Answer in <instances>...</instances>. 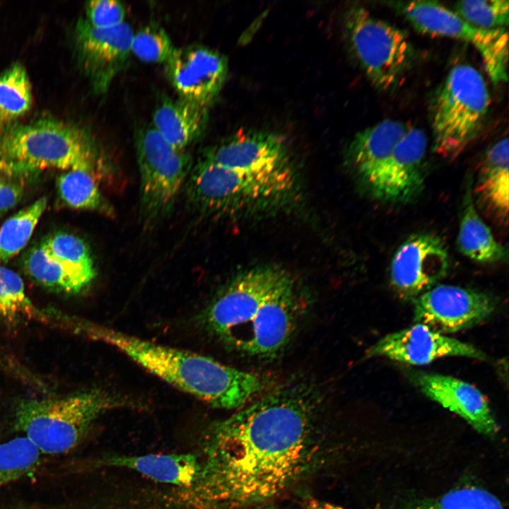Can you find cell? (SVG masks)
<instances>
[{
  "mask_svg": "<svg viewBox=\"0 0 509 509\" xmlns=\"http://www.w3.org/2000/svg\"><path fill=\"white\" fill-rule=\"evenodd\" d=\"M399 10L419 32L464 40L479 52L486 71L495 85L508 79V35L505 29L476 27L435 1L399 2Z\"/></svg>",
  "mask_w": 509,
  "mask_h": 509,
  "instance_id": "obj_10",
  "label": "cell"
},
{
  "mask_svg": "<svg viewBox=\"0 0 509 509\" xmlns=\"http://www.w3.org/2000/svg\"><path fill=\"white\" fill-rule=\"evenodd\" d=\"M33 103L28 72L21 64L14 63L0 74V131L16 123Z\"/></svg>",
  "mask_w": 509,
  "mask_h": 509,
  "instance_id": "obj_25",
  "label": "cell"
},
{
  "mask_svg": "<svg viewBox=\"0 0 509 509\" xmlns=\"http://www.w3.org/2000/svg\"><path fill=\"white\" fill-rule=\"evenodd\" d=\"M507 137L490 147L479 170L475 193L501 221L508 222L509 205L508 146Z\"/></svg>",
  "mask_w": 509,
  "mask_h": 509,
  "instance_id": "obj_23",
  "label": "cell"
},
{
  "mask_svg": "<svg viewBox=\"0 0 509 509\" xmlns=\"http://www.w3.org/2000/svg\"><path fill=\"white\" fill-rule=\"evenodd\" d=\"M450 267L447 250L437 235H410L397 248L391 261L390 284L402 300H414L434 286Z\"/></svg>",
  "mask_w": 509,
  "mask_h": 509,
  "instance_id": "obj_12",
  "label": "cell"
},
{
  "mask_svg": "<svg viewBox=\"0 0 509 509\" xmlns=\"http://www.w3.org/2000/svg\"><path fill=\"white\" fill-rule=\"evenodd\" d=\"M200 158L228 169L252 173L292 168L283 138L257 130H240L205 148Z\"/></svg>",
  "mask_w": 509,
  "mask_h": 509,
  "instance_id": "obj_16",
  "label": "cell"
},
{
  "mask_svg": "<svg viewBox=\"0 0 509 509\" xmlns=\"http://www.w3.org/2000/svg\"><path fill=\"white\" fill-rule=\"evenodd\" d=\"M403 509H503L487 490L473 485L457 487L436 498L419 499Z\"/></svg>",
  "mask_w": 509,
  "mask_h": 509,
  "instance_id": "obj_29",
  "label": "cell"
},
{
  "mask_svg": "<svg viewBox=\"0 0 509 509\" xmlns=\"http://www.w3.org/2000/svg\"><path fill=\"white\" fill-rule=\"evenodd\" d=\"M209 108L180 97H165L156 107L151 125L172 146L186 149L204 133Z\"/></svg>",
  "mask_w": 509,
  "mask_h": 509,
  "instance_id": "obj_20",
  "label": "cell"
},
{
  "mask_svg": "<svg viewBox=\"0 0 509 509\" xmlns=\"http://www.w3.org/2000/svg\"><path fill=\"white\" fill-rule=\"evenodd\" d=\"M462 209L457 235L460 252L469 259L482 264L506 260L507 248L496 240L475 207L470 177L467 182Z\"/></svg>",
  "mask_w": 509,
  "mask_h": 509,
  "instance_id": "obj_22",
  "label": "cell"
},
{
  "mask_svg": "<svg viewBox=\"0 0 509 509\" xmlns=\"http://www.w3.org/2000/svg\"><path fill=\"white\" fill-rule=\"evenodd\" d=\"M42 455L25 436L0 444V487L33 473L38 467Z\"/></svg>",
  "mask_w": 509,
  "mask_h": 509,
  "instance_id": "obj_28",
  "label": "cell"
},
{
  "mask_svg": "<svg viewBox=\"0 0 509 509\" xmlns=\"http://www.w3.org/2000/svg\"><path fill=\"white\" fill-rule=\"evenodd\" d=\"M175 47L165 30L156 23H150L134 33L131 52L146 63L165 64Z\"/></svg>",
  "mask_w": 509,
  "mask_h": 509,
  "instance_id": "obj_33",
  "label": "cell"
},
{
  "mask_svg": "<svg viewBox=\"0 0 509 509\" xmlns=\"http://www.w3.org/2000/svg\"><path fill=\"white\" fill-rule=\"evenodd\" d=\"M57 189L62 201L76 209L95 211L107 216L114 209L103 197L95 175L83 170L64 171L57 179Z\"/></svg>",
  "mask_w": 509,
  "mask_h": 509,
  "instance_id": "obj_26",
  "label": "cell"
},
{
  "mask_svg": "<svg viewBox=\"0 0 509 509\" xmlns=\"http://www.w3.org/2000/svg\"><path fill=\"white\" fill-rule=\"evenodd\" d=\"M0 158L40 171L83 170L96 175L99 158L90 135L55 119L15 123L0 131Z\"/></svg>",
  "mask_w": 509,
  "mask_h": 509,
  "instance_id": "obj_7",
  "label": "cell"
},
{
  "mask_svg": "<svg viewBox=\"0 0 509 509\" xmlns=\"http://www.w3.org/2000/svg\"><path fill=\"white\" fill-rule=\"evenodd\" d=\"M0 317L8 322H14L22 317H40V312L25 293L20 276L1 264Z\"/></svg>",
  "mask_w": 509,
  "mask_h": 509,
  "instance_id": "obj_31",
  "label": "cell"
},
{
  "mask_svg": "<svg viewBox=\"0 0 509 509\" xmlns=\"http://www.w3.org/2000/svg\"><path fill=\"white\" fill-rule=\"evenodd\" d=\"M142 404L94 387L52 398L25 399L15 409L14 424L42 454L59 455L76 447L105 412Z\"/></svg>",
  "mask_w": 509,
  "mask_h": 509,
  "instance_id": "obj_4",
  "label": "cell"
},
{
  "mask_svg": "<svg viewBox=\"0 0 509 509\" xmlns=\"http://www.w3.org/2000/svg\"><path fill=\"white\" fill-rule=\"evenodd\" d=\"M345 32L353 54L377 89L389 91L402 83L414 57L402 30L356 6L346 12Z\"/></svg>",
  "mask_w": 509,
  "mask_h": 509,
  "instance_id": "obj_8",
  "label": "cell"
},
{
  "mask_svg": "<svg viewBox=\"0 0 509 509\" xmlns=\"http://www.w3.org/2000/svg\"><path fill=\"white\" fill-rule=\"evenodd\" d=\"M140 175L141 211L148 221L172 209L192 168L191 155L166 141L151 124H142L134 136Z\"/></svg>",
  "mask_w": 509,
  "mask_h": 509,
  "instance_id": "obj_9",
  "label": "cell"
},
{
  "mask_svg": "<svg viewBox=\"0 0 509 509\" xmlns=\"http://www.w3.org/2000/svg\"><path fill=\"white\" fill-rule=\"evenodd\" d=\"M454 8L462 19L485 30L505 29L509 22L507 0L460 1Z\"/></svg>",
  "mask_w": 509,
  "mask_h": 509,
  "instance_id": "obj_32",
  "label": "cell"
},
{
  "mask_svg": "<svg viewBox=\"0 0 509 509\" xmlns=\"http://www.w3.org/2000/svg\"><path fill=\"white\" fill-rule=\"evenodd\" d=\"M78 334L117 349L148 372L209 405L239 409L264 392L267 378L192 351L81 320Z\"/></svg>",
  "mask_w": 509,
  "mask_h": 509,
  "instance_id": "obj_3",
  "label": "cell"
},
{
  "mask_svg": "<svg viewBox=\"0 0 509 509\" xmlns=\"http://www.w3.org/2000/svg\"><path fill=\"white\" fill-rule=\"evenodd\" d=\"M317 403L310 386L288 383L211 424L203 435L200 472L185 491L187 503L250 509L293 486L322 452Z\"/></svg>",
  "mask_w": 509,
  "mask_h": 509,
  "instance_id": "obj_1",
  "label": "cell"
},
{
  "mask_svg": "<svg viewBox=\"0 0 509 509\" xmlns=\"http://www.w3.org/2000/svg\"><path fill=\"white\" fill-rule=\"evenodd\" d=\"M410 380L429 399L457 414L479 433L495 435L499 427L485 396L474 385L458 378L414 370Z\"/></svg>",
  "mask_w": 509,
  "mask_h": 509,
  "instance_id": "obj_18",
  "label": "cell"
},
{
  "mask_svg": "<svg viewBox=\"0 0 509 509\" xmlns=\"http://www.w3.org/2000/svg\"><path fill=\"white\" fill-rule=\"evenodd\" d=\"M490 103L488 86L476 68L452 67L431 100L433 151L451 160L460 156L482 131Z\"/></svg>",
  "mask_w": 509,
  "mask_h": 509,
  "instance_id": "obj_6",
  "label": "cell"
},
{
  "mask_svg": "<svg viewBox=\"0 0 509 509\" xmlns=\"http://www.w3.org/2000/svg\"><path fill=\"white\" fill-rule=\"evenodd\" d=\"M411 126L394 119L382 120L359 131L349 146L350 160L369 185Z\"/></svg>",
  "mask_w": 509,
  "mask_h": 509,
  "instance_id": "obj_19",
  "label": "cell"
},
{
  "mask_svg": "<svg viewBox=\"0 0 509 509\" xmlns=\"http://www.w3.org/2000/svg\"><path fill=\"white\" fill-rule=\"evenodd\" d=\"M295 187L293 168L273 172H246L199 158L187 179L186 195L197 212L228 216L278 207L290 199Z\"/></svg>",
  "mask_w": 509,
  "mask_h": 509,
  "instance_id": "obj_5",
  "label": "cell"
},
{
  "mask_svg": "<svg viewBox=\"0 0 509 509\" xmlns=\"http://www.w3.org/2000/svg\"><path fill=\"white\" fill-rule=\"evenodd\" d=\"M100 464L131 469L153 481L179 486L193 484L201 470L200 459L192 453L111 455Z\"/></svg>",
  "mask_w": 509,
  "mask_h": 509,
  "instance_id": "obj_21",
  "label": "cell"
},
{
  "mask_svg": "<svg viewBox=\"0 0 509 509\" xmlns=\"http://www.w3.org/2000/svg\"><path fill=\"white\" fill-rule=\"evenodd\" d=\"M427 144L426 134L411 127L368 185L374 197L397 204L415 198L423 187Z\"/></svg>",
  "mask_w": 509,
  "mask_h": 509,
  "instance_id": "obj_17",
  "label": "cell"
},
{
  "mask_svg": "<svg viewBox=\"0 0 509 509\" xmlns=\"http://www.w3.org/2000/svg\"><path fill=\"white\" fill-rule=\"evenodd\" d=\"M305 509H344L339 505L320 501L315 498H310L305 503Z\"/></svg>",
  "mask_w": 509,
  "mask_h": 509,
  "instance_id": "obj_36",
  "label": "cell"
},
{
  "mask_svg": "<svg viewBox=\"0 0 509 509\" xmlns=\"http://www.w3.org/2000/svg\"><path fill=\"white\" fill-rule=\"evenodd\" d=\"M367 358L385 357L394 361L423 365L448 356L486 360V355L468 343L447 337L416 323L389 334L368 349Z\"/></svg>",
  "mask_w": 509,
  "mask_h": 509,
  "instance_id": "obj_15",
  "label": "cell"
},
{
  "mask_svg": "<svg viewBox=\"0 0 509 509\" xmlns=\"http://www.w3.org/2000/svg\"><path fill=\"white\" fill-rule=\"evenodd\" d=\"M47 204L45 197L38 199L2 224L0 228V263L7 262L25 247Z\"/></svg>",
  "mask_w": 509,
  "mask_h": 509,
  "instance_id": "obj_27",
  "label": "cell"
},
{
  "mask_svg": "<svg viewBox=\"0 0 509 509\" xmlns=\"http://www.w3.org/2000/svg\"><path fill=\"white\" fill-rule=\"evenodd\" d=\"M39 172L0 158V215L22 199Z\"/></svg>",
  "mask_w": 509,
  "mask_h": 509,
  "instance_id": "obj_34",
  "label": "cell"
},
{
  "mask_svg": "<svg viewBox=\"0 0 509 509\" xmlns=\"http://www.w3.org/2000/svg\"><path fill=\"white\" fill-rule=\"evenodd\" d=\"M250 509H279L277 506L271 505V503H263L256 505Z\"/></svg>",
  "mask_w": 509,
  "mask_h": 509,
  "instance_id": "obj_37",
  "label": "cell"
},
{
  "mask_svg": "<svg viewBox=\"0 0 509 509\" xmlns=\"http://www.w3.org/2000/svg\"><path fill=\"white\" fill-rule=\"evenodd\" d=\"M413 302L414 320L442 334L474 327L496 307V300L489 294L448 284L433 286Z\"/></svg>",
  "mask_w": 509,
  "mask_h": 509,
  "instance_id": "obj_11",
  "label": "cell"
},
{
  "mask_svg": "<svg viewBox=\"0 0 509 509\" xmlns=\"http://www.w3.org/2000/svg\"><path fill=\"white\" fill-rule=\"evenodd\" d=\"M42 244L64 268L79 293L90 286L96 272L89 248L83 240L73 234L57 233Z\"/></svg>",
  "mask_w": 509,
  "mask_h": 509,
  "instance_id": "obj_24",
  "label": "cell"
},
{
  "mask_svg": "<svg viewBox=\"0 0 509 509\" xmlns=\"http://www.w3.org/2000/svg\"><path fill=\"white\" fill-rule=\"evenodd\" d=\"M297 293L288 275L272 267L240 274L204 310L199 323L243 355L271 358L288 343L296 325Z\"/></svg>",
  "mask_w": 509,
  "mask_h": 509,
  "instance_id": "obj_2",
  "label": "cell"
},
{
  "mask_svg": "<svg viewBox=\"0 0 509 509\" xmlns=\"http://www.w3.org/2000/svg\"><path fill=\"white\" fill-rule=\"evenodd\" d=\"M23 267L33 281L45 288L68 294L80 293L64 268L48 253L42 243L26 253Z\"/></svg>",
  "mask_w": 509,
  "mask_h": 509,
  "instance_id": "obj_30",
  "label": "cell"
},
{
  "mask_svg": "<svg viewBox=\"0 0 509 509\" xmlns=\"http://www.w3.org/2000/svg\"><path fill=\"white\" fill-rule=\"evenodd\" d=\"M84 19L93 27L110 28L125 22L126 9L124 4L116 0H93L85 5Z\"/></svg>",
  "mask_w": 509,
  "mask_h": 509,
  "instance_id": "obj_35",
  "label": "cell"
},
{
  "mask_svg": "<svg viewBox=\"0 0 509 509\" xmlns=\"http://www.w3.org/2000/svg\"><path fill=\"white\" fill-rule=\"evenodd\" d=\"M165 67L178 97L209 107L221 92L228 69L224 55L201 45L175 48Z\"/></svg>",
  "mask_w": 509,
  "mask_h": 509,
  "instance_id": "obj_14",
  "label": "cell"
},
{
  "mask_svg": "<svg viewBox=\"0 0 509 509\" xmlns=\"http://www.w3.org/2000/svg\"><path fill=\"white\" fill-rule=\"evenodd\" d=\"M133 34L127 22L113 28H97L84 18L78 21L75 29L78 57L96 93H105L124 69L131 54Z\"/></svg>",
  "mask_w": 509,
  "mask_h": 509,
  "instance_id": "obj_13",
  "label": "cell"
}]
</instances>
